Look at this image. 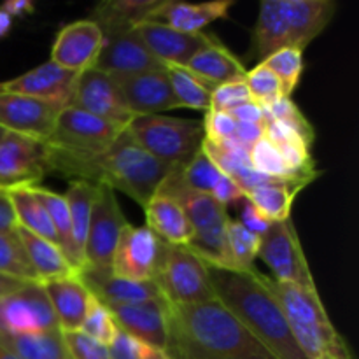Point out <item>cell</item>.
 Wrapping results in <instances>:
<instances>
[{
  "label": "cell",
  "instance_id": "obj_5",
  "mask_svg": "<svg viewBox=\"0 0 359 359\" xmlns=\"http://www.w3.org/2000/svg\"><path fill=\"white\" fill-rule=\"evenodd\" d=\"M179 167H175L165 177L158 191L174 196L184 209L191 223L193 241L188 248L207 263V266L221 270H231L226 249V224L231 219L228 216V207L221 205L210 195L198 193L184 186L179 177Z\"/></svg>",
  "mask_w": 359,
  "mask_h": 359
},
{
  "label": "cell",
  "instance_id": "obj_40",
  "mask_svg": "<svg viewBox=\"0 0 359 359\" xmlns=\"http://www.w3.org/2000/svg\"><path fill=\"white\" fill-rule=\"evenodd\" d=\"M202 151L224 175H228V177L231 179H233L241 170L251 167L249 149L242 147L241 144L233 142V140H226V142H210V140L203 139Z\"/></svg>",
  "mask_w": 359,
  "mask_h": 359
},
{
  "label": "cell",
  "instance_id": "obj_44",
  "mask_svg": "<svg viewBox=\"0 0 359 359\" xmlns=\"http://www.w3.org/2000/svg\"><path fill=\"white\" fill-rule=\"evenodd\" d=\"M244 83L248 86L249 95H251L252 102L259 104L262 107L273 104L276 100L284 97L283 84L277 79L276 74L263 65L262 62L255 67V69L248 70L244 77Z\"/></svg>",
  "mask_w": 359,
  "mask_h": 359
},
{
  "label": "cell",
  "instance_id": "obj_4",
  "mask_svg": "<svg viewBox=\"0 0 359 359\" xmlns=\"http://www.w3.org/2000/svg\"><path fill=\"white\" fill-rule=\"evenodd\" d=\"M262 280L279 302L294 342L305 358L353 359L346 340L330 319L318 290L279 283L265 273H262Z\"/></svg>",
  "mask_w": 359,
  "mask_h": 359
},
{
  "label": "cell",
  "instance_id": "obj_50",
  "mask_svg": "<svg viewBox=\"0 0 359 359\" xmlns=\"http://www.w3.org/2000/svg\"><path fill=\"white\" fill-rule=\"evenodd\" d=\"M238 203H241V212H238L237 221L245 228V230L262 238L263 235L269 231V228L272 226V223H270V221L266 219V217L263 216L248 198L241 200Z\"/></svg>",
  "mask_w": 359,
  "mask_h": 359
},
{
  "label": "cell",
  "instance_id": "obj_20",
  "mask_svg": "<svg viewBox=\"0 0 359 359\" xmlns=\"http://www.w3.org/2000/svg\"><path fill=\"white\" fill-rule=\"evenodd\" d=\"M95 69L107 74H135L163 69L140 39L137 28L104 35V46Z\"/></svg>",
  "mask_w": 359,
  "mask_h": 359
},
{
  "label": "cell",
  "instance_id": "obj_41",
  "mask_svg": "<svg viewBox=\"0 0 359 359\" xmlns=\"http://www.w3.org/2000/svg\"><path fill=\"white\" fill-rule=\"evenodd\" d=\"M0 273L28 280V283H39L23 248L14 233L0 235Z\"/></svg>",
  "mask_w": 359,
  "mask_h": 359
},
{
  "label": "cell",
  "instance_id": "obj_54",
  "mask_svg": "<svg viewBox=\"0 0 359 359\" xmlns=\"http://www.w3.org/2000/svg\"><path fill=\"white\" fill-rule=\"evenodd\" d=\"M0 9L9 14L13 20L18 16H30L35 13V6L30 0H9V2H4Z\"/></svg>",
  "mask_w": 359,
  "mask_h": 359
},
{
  "label": "cell",
  "instance_id": "obj_33",
  "mask_svg": "<svg viewBox=\"0 0 359 359\" xmlns=\"http://www.w3.org/2000/svg\"><path fill=\"white\" fill-rule=\"evenodd\" d=\"M163 70L170 83L172 93L177 100L179 109H193V111L207 112L210 109L214 84L196 76L186 65L163 63Z\"/></svg>",
  "mask_w": 359,
  "mask_h": 359
},
{
  "label": "cell",
  "instance_id": "obj_37",
  "mask_svg": "<svg viewBox=\"0 0 359 359\" xmlns=\"http://www.w3.org/2000/svg\"><path fill=\"white\" fill-rule=\"evenodd\" d=\"M262 238L245 230L237 219H230L226 224V249L233 272H248L255 269Z\"/></svg>",
  "mask_w": 359,
  "mask_h": 359
},
{
  "label": "cell",
  "instance_id": "obj_23",
  "mask_svg": "<svg viewBox=\"0 0 359 359\" xmlns=\"http://www.w3.org/2000/svg\"><path fill=\"white\" fill-rule=\"evenodd\" d=\"M79 277L95 300L104 304L107 309L161 297L156 283H137V280L123 279L114 276L111 270L84 269L79 272Z\"/></svg>",
  "mask_w": 359,
  "mask_h": 359
},
{
  "label": "cell",
  "instance_id": "obj_10",
  "mask_svg": "<svg viewBox=\"0 0 359 359\" xmlns=\"http://www.w3.org/2000/svg\"><path fill=\"white\" fill-rule=\"evenodd\" d=\"M60 330L41 283H25L0 298V335L30 337Z\"/></svg>",
  "mask_w": 359,
  "mask_h": 359
},
{
  "label": "cell",
  "instance_id": "obj_42",
  "mask_svg": "<svg viewBox=\"0 0 359 359\" xmlns=\"http://www.w3.org/2000/svg\"><path fill=\"white\" fill-rule=\"evenodd\" d=\"M265 112L266 119L284 123V125L290 126L291 130H294V132L304 139V142L307 144L309 147H312V144H314L316 140L314 126H312V123L305 118L304 112L300 111V107H298L291 98H279V100H276L273 104L266 105Z\"/></svg>",
  "mask_w": 359,
  "mask_h": 359
},
{
  "label": "cell",
  "instance_id": "obj_6",
  "mask_svg": "<svg viewBox=\"0 0 359 359\" xmlns=\"http://www.w3.org/2000/svg\"><path fill=\"white\" fill-rule=\"evenodd\" d=\"M126 132L147 153L172 167H184L203 142L202 121L167 114L137 116Z\"/></svg>",
  "mask_w": 359,
  "mask_h": 359
},
{
  "label": "cell",
  "instance_id": "obj_32",
  "mask_svg": "<svg viewBox=\"0 0 359 359\" xmlns=\"http://www.w3.org/2000/svg\"><path fill=\"white\" fill-rule=\"evenodd\" d=\"M97 196V184L74 179L69 182L65 198L70 209V224H72V248L76 256L77 270L84 269V244H86L88 224H90L91 207Z\"/></svg>",
  "mask_w": 359,
  "mask_h": 359
},
{
  "label": "cell",
  "instance_id": "obj_48",
  "mask_svg": "<svg viewBox=\"0 0 359 359\" xmlns=\"http://www.w3.org/2000/svg\"><path fill=\"white\" fill-rule=\"evenodd\" d=\"M251 100L252 98L249 95L244 79L231 81V83H224L214 88L212 97H210V109L212 111L230 112L231 109Z\"/></svg>",
  "mask_w": 359,
  "mask_h": 359
},
{
  "label": "cell",
  "instance_id": "obj_53",
  "mask_svg": "<svg viewBox=\"0 0 359 359\" xmlns=\"http://www.w3.org/2000/svg\"><path fill=\"white\" fill-rule=\"evenodd\" d=\"M230 114L233 116L237 123H266L265 107H262V105L252 100L231 109Z\"/></svg>",
  "mask_w": 359,
  "mask_h": 359
},
{
  "label": "cell",
  "instance_id": "obj_11",
  "mask_svg": "<svg viewBox=\"0 0 359 359\" xmlns=\"http://www.w3.org/2000/svg\"><path fill=\"white\" fill-rule=\"evenodd\" d=\"M126 224L128 221L123 214L116 191L107 186H97L84 244V269L111 270L116 245Z\"/></svg>",
  "mask_w": 359,
  "mask_h": 359
},
{
  "label": "cell",
  "instance_id": "obj_18",
  "mask_svg": "<svg viewBox=\"0 0 359 359\" xmlns=\"http://www.w3.org/2000/svg\"><path fill=\"white\" fill-rule=\"evenodd\" d=\"M77 77H79L77 72H70L48 60L14 79L0 83V91L25 95V97L49 102L60 107H67L76 88Z\"/></svg>",
  "mask_w": 359,
  "mask_h": 359
},
{
  "label": "cell",
  "instance_id": "obj_51",
  "mask_svg": "<svg viewBox=\"0 0 359 359\" xmlns=\"http://www.w3.org/2000/svg\"><path fill=\"white\" fill-rule=\"evenodd\" d=\"M266 123H237V130L233 133V142L241 144L245 149H251L258 140L265 137Z\"/></svg>",
  "mask_w": 359,
  "mask_h": 359
},
{
  "label": "cell",
  "instance_id": "obj_25",
  "mask_svg": "<svg viewBox=\"0 0 359 359\" xmlns=\"http://www.w3.org/2000/svg\"><path fill=\"white\" fill-rule=\"evenodd\" d=\"M42 286L48 294V300L51 304L53 312H55L60 330L62 332L81 330V325H83L95 298L90 293V290L84 286L79 273L65 277V279L51 280V283H46Z\"/></svg>",
  "mask_w": 359,
  "mask_h": 359
},
{
  "label": "cell",
  "instance_id": "obj_2",
  "mask_svg": "<svg viewBox=\"0 0 359 359\" xmlns=\"http://www.w3.org/2000/svg\"><path fill=\"white\" fill-rule=\"evenodd\" d=\"M168 359H277L217 300L170 305Z\"/></svg>",
  "mask_w": 359,
  "mask_h": 359
},
{
  "label": "cell",
  "instance_id": "obj_24",
  "mask_svg": "<svg viewBox=\"0 0 359 359\" xmlns=\"http://www.w3.org/2000/svg\"><path fill=\"white\" fill-rule=\"evenodd\" d=\"M231 7L233 0H212L200 4L161 0L149 21H160L186 34H205L209 25L228 18V11Z\"/></svg>",
  "mask_w": 359,
  "mask_h": 359
},
{
  "label": "cell",
  "instance_id": "obj_46",
  "mask_svg": "<svg viewBox=\"0 0 359 359\" xmlns=\"http://www.w3.org/2000/svg\"><path fill=\"white\" fill-rule=\"evenodd\" d=\"M107 347L111 359H168L161 349H156L119 328L114 340Z\"/></svg>",
  "mask_w": 359,
  "mask_h": 359
},
{
  "label": "cell",
  "instance_id": "obj_19",
  "mask_svg": "<svg viewBox=\"0 0 359 359\" xmlns=\"http://www.w3.org/2000/svg\"><path fill=\"white\" fill-rule=\"evenodd\" d=\"M109 311L119 330L156 349H165L170 304L163 297L139 302V304L118 305Z\"/></svg>",
  "mask_w": 359,
  "mask_h": 359
},
{
  "label": "cell",
  "instance_id": "obj_12",
  "mask_svg": "<svg viewBox=\"0 0 359 359\" xmlns=\"http://www.w3.org/2000/svg\"><path fill=\"white\" fill-rule=\"evenodd\" d=\"M165 242L158 238L147 226L126 224L112 256L111 272L137 283H154Z\"/></svg>",
  "mask_w": 359,
  "mask_h": 359
},
{
  "label": "cell",
  "instance_id": "obj_29",
  "mask_svg": "<svg viewBox=\"0 0 359 359\" xmlns=\"http://www.w3.org/2000/svg\"><path fill=\"white\" fill-rule=\"evenodd\" d=\"M161 0H105L91 11V21L100 27L102 34L133 30L144 21H149Z\"/></svg>",
  "mask_w": 359,
  "mask_h": 359
},
{
  "label": "cell",
  "instance_id": "obj_36",
  "mask_svg": "<svg viewBox=\"0 0 359 359\" xmlns=\"http://www.w3.org/2000/svg\"><path fill=\"white\" fill-rule=\"evenodd\" d=\"M2 339L21 359H72L63 342L62 330L30 337L2 335Z\"/></svg>",
  "mask_w": 359,
  "mask_h": 359
},
{
  "label": "cell",
  "instance_id": "obj_30",
  "mask_svg": "<svg viewBox=\"0 0 359 359\" xmlns=\"http://www.w3.org/2000/svg\"><path fill=\"white\" fill-rule=\"evenodd\" d=\"M309 184H311L309 181H298V179H272L245 193V198L270 223H279V221L290 219L294 198Z\"/></svg>",
  "mask_w": 359,
  "mask_h": 359
},
{
  "label": "cell",
  "instance_id": "obj_13",
  "mask_svg": "<svg viewBox=\"0 0 359 359\" xmlns=\"http://www.w3.org/2000/svg\"><path fill=\"white\" fill-rule=\"evenodd\" d=\"M123 104L133 118L179 109L163 69L135 74H111Z\"/></svg>",
  "mask_w": 359,
  "mask_h": 359
},
{
  "label": "cell",
  "instance_id": "obj_52",
  "mask_svg": "<svg viewBox=\"0 0 359 359\" xmlns=\"http://www.w3.org/2000/svg\"><path fill=\"white\" fill-rule=\"evenodd\" d=\"M18 228L16 214H14L13 202L9 198V193L4 186H0V235L14 233Z\"/></svg>",
  "mask_w": 359,
  "mask_h": 359
},
{
  "label": "cell",
  "instance_id": "obj_27",
  "mask_svg": "<svg viewBox=\"0 0 359 359\" xmlns=\"http://www.w3.org/2000/svg\"><path fill=\"white\" fill-rule=\"evenodd\" d=\"M14 235L20 241L21 248H23L25 255H27L28 262H30L32 269H34L41 284L65 279V277H72L79 273L74 269L72 263L67 259V256L63 255L60 245L55 244V242L37 237V235L30 233V231L23 230L20 226L16 228Z\"/></svg>",
  "mask_w": 359,
  "mask_h": 359
},
{
  "label": "cell",
  "instance_id": "obj_43",
  "mask_svg": "<svg viewBox=\"0 0 359 359\" xmlns=\"http://www.w3.org/2000/svg\"><path fill=\"white\" fill-rule=\"evenodd\" d=\"M249 158H251V167L256 172H259V174H265L273 179H297L291 174L290 167L286 165V161H284L283 154L277 149L276 144L270 142L266 137L258 140L249 149ZM298 181H304V179H298Z\"/></svg>",
  "mask_w": 359,
  "mask_h": 359
},
{
  "label": "cell",
  "instance_id": "obj_57",
  "mask_svg": "<svg viewBox=\"0 0 359 359\" xmlns=\"http://www.w3.org/2000/svg\"><path fill=\"white\" fill-rule=\"evenodd\" d=\"M0 359H21L13 349H11L9 344L2 339V335H0Z\"/></svg>",
  "mask_w": 359,
  "mask_h": 359
},
{
  "label": "cell",
  "instance_id": "obj_8",
  "mask_svg": "<svg viewBox=\"0 0 359 359\" xmlns=\"http://www.w3.org/2000/svg\"><path fill=\"white\" fill-rule=\"evenodd\" d=\"M126 128L74 107L60 111L46 147L77 156H90L109 149Z\"/></svg>",
  "mask_w": 359,
  "mask_h": 359
},
{
  "label": "cell",
  "instance_id": "obj_28",
  "mask_svg": "<svg viewBox=\"0 0 359 359\" xmlns=\"http://www.w3.org/2000/svg\"><path fill=\"white\" fill-rule=\"evenodd\" d=\"M186 67L214 86L244 79L248 72L244 63L214 35H210L209 42L189 60Z\"/></svg>",
  "mask_w": 359,
  "mask_h": 359
},
{
  "label": "cell",
  "instance_id": "obj_17",
  "mask_svg": "<svg viewBox=\"0 0 359 359\" xmlns=\"http://www.w3.org/2000/svg\"><path fill=\"white\" fill-rule=\"evenodd\" d=\"M104 46V34L91 20H79L65 25L56 35L51 48V62L70 72L95 69Z\"/></svg>",
  "mask_w": 359,
  "mask_h": 359
},
{
  "label": "cell",
  "instance_id": "obj_26",
  "mask_svg": "<svg viewBox=\"0 0 359 359\" xmlns=\"http://www.w3.org/2000/svg\"><path fill=\"white\" fill-rule=\"evenodd\" d=\"M146 226L158 238L170 245H189L193 241L191 223L184 209L174 196L163 191H156L144 207Z\"/></svg>",
  "mask_w": 359,
  "mask_h": 359
},
{
  "label": "cell",
  "instance_id": "obj_45",
  "mask_svg": "<svg viewBox=\"0 0 359 359\" xmlns=\"http://www.w3.org/2000/svg\"><path fill=\"white\" fill-rule=\"evenodd\" d=\"M79 332L91 337L97 342L104 344V346H109L118 333V325H116L111 311L104 304L95 300L88 311L86 318H84L83 325H81Z\"/></svg>",
  "mask_w": 359,
  "mask_h": 359
},
{
  "label": "cell",
  "instance_id": "obj_55",
  "mask_svg": "<svg viewBox=\"0 0 359 359\" xmlns=\"http://www.w3.org/2000/svg\"><path fill=\"white\" fill-rule=\"evenodd\" d=\"M25 283H28V280H21V279H16V277L0 273V298L6 297V294H9L11 291L18 290L20 286H23Z\"/></svg>",
  "mask_w": 359,
  "mask_h": 359
},
{
  "label": "cell",
  "instance_id": "obj_59",
  "mask_svg": "<svg viewBox=\"0 0 359 359\" xmlns=\"http://www.w3.org/2000/svg\"><path fill=\"white\" fill-rule=\"evenodd\" d=\"M4 133H6V132H4V130H0V137H2V135H4Z\"/></svg>",
  "mask_w": 359,
  "mask_h": 359
},
{
  "label": "cell",
  "instance_id": "obj_9",
  "mask_svg": "<svg viewBox=\"0 0 359 359\" xmlns=\"http://www.w3.org/2000/svg\"><path fill=\"white\" fill-rule=\"evenodd\" d=\"M258 258L269 266L272 279L297 284L305 290H318L291 217L272 223L269 231L262 237Z\"/></svg>",
  "mask_w": 359,
  "mask_h": 359
},
{
  "label": "cell",
  "instance_id": "obj_21",
  "mask_svg": "<svg viewBox=\"0 0 359 359\" xmlns=\"http://www.w3.org/2000/svg\"><path fill=\"white\" fill-rule=\"evenodd\" d=\"M140 39L153 56L163 63L188 65L189 60L209 42V34H186L160 21H144L137 27Z\"/></svg>",
  "mask_w": 359,
  "mask_h": 359
},
{
  "label": "cell",
  "instance_id": "obj_58",
  "mask_svg": "<svg viewBox=\"0 0 359 359\" xmlns=\"http://www.w3.org/2000/svg\"><path fill=\"white\" fill-rule=\"evenodd\" d=\"M321 359H335V358H332V356H325V358H321Z\"/></svg>",
  "mask_w": 359,
  "mask_h": 359
},
{
  "label": "cell",
  "instance_id": "obj_49",
  "mask_svg": "<svg viewBox=\"0 0 359 359\" xmlns=\"http://www.w3.org/2000/svg\"><path fill=\"white\" fill-rule=\"evenodd\" d=\"M203 139L210 142H226L233 139V133L237 130V121L230 112L224 111H209L205 112V118L202 121Z\"/></svg>",
  "mask_w": 359,
  "mask_h": 359
},
{
  "label": "cell",
  "instance_id": "obj_15",
  "mask_svg": "<svg viewBox=\"0 0 359 359\" xmlns=\"http://www.w3.org/2000/svg\"><path fill=\"white\" fill-rule=\"evenodd\" d=\"M62 109L37 98L0 91V130L46 142Z\"/></svg>",
  "mask_w": 359,
  "mask_h": 359
},
{
  "label": "cell",
  "instance_id": "obj_22",
  "mask_svg": "<svg viewBox=\"0 0 359 359\" xmlns=\"http://www.w3.org/2000/svg\"><path fill=\"white\" fill-rule=\"evenodd\" d=\"M287 27L290 48L305 51L333 20L337 4L332 0H279Z\"/></svg>",
  "mask_w": 359,
  "mask_h": 359
},
{
  "label": "cell",
  "instance_id": "obj_3",
  "mask_svg": "<svg viewBox=\"0 0 359 359\" xmlns=\"http://www.w3.org/2000/svg\"><path fill=\"white\" fill-rule=\"evenodd\" d=\"M216 300L277 359H307L297 346L279 302L258 269L233 272L209 266Z\"/></svg>",
  "mask_w": 359,
  "mask_h": 359
},
{
  "label": "cell",
  "instance_id": "obj_31",
  "mask_svg": "<svg viewBox=\"0 0 359 359\" xmlns=\"http://www.w3.org/2000/svg\"><path fill=\"white\" fill-rule=\"evenodd\" d=\"M283 48H290L287 27L279 0H263L251 32V55L259 62Z\"/></svg>",
  "mask_w": 359,
  "mask_h": 359
},
{
  "label": "cell",
  "instance_id": "obj_7",
  "mask_svg": "<svg viewBox=\"0 0 359 359\" xmlns=\"http://www.w3.org/2000/svg\"><path fill=\"white\" fill-rule=\"evenodd\" d=\"M154 283L170 305H198L216 300L209 266L188 245L165 244Z\"/></svg>",
  "mask_w": 359,
  "mask_h": 359
},
{
  "label": "cell",
  "instance_id": "obj_16",
  "mask_svg": "<svg viewBox=\"0 0 359 359\" xmlns=\"http://www.w3.org/2000/svg\"><path fill=\"white\" fill-rule=\"evenodd\" d=\"M44 142L4 133L0 137V186L41 184L48 175Z\"/></svg>",
  "mask_w": 359,
  "mask_h": 359
},
{
  "label": "cell",
  "instance_id": "obj_39",
  "mask_svg": "<svg viewBox=\"0 0 359 359\" xmlns=\"http://www.w3.org/2000/svg\"><path fill=\"white\" fill-rule=\"evenodd\" d=\"M263 65L269 67L277 79L283 84L284 97L291 98L293 91L297 90L298 83H300L302 72H304V51L298 48H283L279 51L272 53L263 60Z\"/></svg>",
  "mask_w": 359,
  "mask_h": 359
},
{
  "label": "cell",
  "instance_id": "obj_34",
  "mask_svg": "<svg viewBox=\"0 0 359 359\" xmlns=\"http://www.w3.org/2000/svg\"><path fill=\"white\" fill-rule=\"evenodd\" d=\"M4 188L7 189L11 202H13L18 226L37 235V237L58 244V235H56V230L53 226L51 219H49L48 212L42 207V203L32 195L28 184L4 186Z\"/></svg>",
  "mask_w": 359,
  "mask_h": 359
},
{
  "label": "cell",
  "instance_id": "obj_56",
  "mask_svg": "<svg viewBox=\"0 0 359 359\" xmlns=\"http://www.w3.org/2000/svg\"><path fill=\"white\" fill-rule=\"evenodd\" d=\"M11 28H13V18L0 9V39L6 37L11 32Z\"/></svg>",
  "mask_w": 359,
  "mask_h": 359
},
{
  "label": "cell",
  "instance_id": "obj_47",
  "mask_svg": "<svg viewBox=\"0 0 359 359\" xmlns=\"http://www.w3.org/2000/svg\"><path fill=\"white\" fill-rule=\"evenodd\" d=\"M63 342L72 359H111L109 347L97 342L83 332H62Z\"/></svg>",
  "mask_w": 359,
  "mask_h": 359
},
{
  "label": "cell",
  "instance_id": "obj_35",
  "mask_svg": "<svg viewBox=\"0 0 359 359\" xmlns=\"http://www.w3.org/2000/svg\"><path fill=\"white\" fill-rule=\"evenodd\" d=\"M28 189H30L32 195H34L46 209L53 226H55L56 235H58L60 249H62L63 255L67 256V259L72 263L74 269L77 270L76 256H74V248H72L70 209H69V202H67L65 195L53 191V189L49 188H44L42 184H28ZM77 272H79V270H77Z\"/></svg>",
  "mask_w": 359,
  "mask_h": 359
},
{
  "label": "cell",
  "instance_id": "obj_38",
  "mask_svg": "<svg viewBox=\"0 0 359 359\" xmlns=\"http://www.w3.org/2000/svg\"><path fill=\"white\" fill-rule=\"evenodd\" d=\"M177 172L184 186H188L193 191L205 193V195L210 196L216 191L221 179L224 177L223 172L209 160V156L203 153L202 147L184 167H179Z\"/></svg>",
  "mask_w": 359,
  "mask_h": 359
},
{
  "label": "cell",
  "instance_id": "obj_1",
  "mask_svg": "<svg viewBox=\"0 0 359 359\" xmlns=\"http://www.w3.org/2000/svg\"><path fill=\"white\" fill-rule=\"evenodd\" d=\"M46 153L48 174L69 177L70 181L79 179L91 184L107 186L112 191H121L142 209L175 168L147 153L126 130L109 149L98 154L77 156L49 147H46Z\"/></svg>",
  "mask_w": 359,
  "mask_h": 359
},
{
  "label": "cell",
  "instance_id": "obj_14",
  "mask_svg": "<svg viewBox=\"0 0 359 359\" xmlns=\"http://www.w3.org/2000/svg\"><path fill=\"white\" fill-rule=\"evenodd\" d=\"M67 107L79 109V111L114 123L123 128H126L133 119V116L130 114L119 97V91L111 74L102 72L98 69L84 70L79 74Z\"/></svg>",
  "mask_w": 359,
  "mask_h": 359
}]
</instances>
